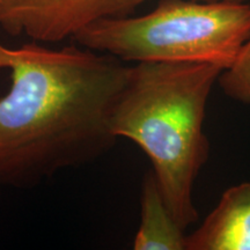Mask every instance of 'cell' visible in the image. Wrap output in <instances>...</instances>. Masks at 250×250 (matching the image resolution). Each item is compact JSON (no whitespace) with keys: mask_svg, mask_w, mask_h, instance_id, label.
I'll use <instances>...</instances> for the list:
<instances>
[{"mask_svg":"<svg viewBox=\"0 0 250 250\" xmlns=\"http://www.w3.org/2000/svg\"><path fill=\"white\" fill-rule=\"evenodd\" d=\"M4 68L12 83L0 99V184L33 188L115 145L112 114L131 70L121 59L76 45L0 44Z\"/></svg>","mask_w":250,"mask_h":250,"instance_id":"6da1fadb","label":"cell"},{"mask_svg":"<svg viewBox=\"0 0 250 250\" xmlns=\"http://www.w3.org/2000/svg\"><path fill=\"white\" fill-rule=\"evenodd\" d=\"M29 15L41 34L50 42L73 37L87 24L103 18H121L134 12L147 0H24ZM235 1L250 0H198Z\"/></svg>","mask_w":250,"mask_h":250,"instance_id":"277c9868","label":"cell"},{"mask_svg":"<svg viewBox=\"0 0 250 250\" xmlns=\"http://www.w3.org/2000/svg\"><path fill=\"white\" fill-rule=\"evenodd\" d=\"M140 208L142 220L134 236V250H186V230L166 204L153 170L143 181Z\"/></svg>","mask_w":250,"mask_h":250,"instance_id":"8992f818","label":"cell"},{"mask_svg":"<svg viewBox=\"0 0 250 250\" xmlns=\"http://www.w3.org/2000/svg\"><path fill=\"white\" fill-rule=\"evenodd\" d=\"M223 71L197 62H137L112 114V132L148 156L166 204L184 230L199 218L193 189L210 154L206 105Z\"/></svg>","mask_w":250,"mask_h":250,"instance_id":"7a4b0ae2","label":"cell"},{"mask_svg":"<svg viewBox=\"0 0 250 250\" xmlns=\"http://www.w3.org/2000/svg\"><path fill=\"white\" fill-rule=\"evenodd\" d=\"M124 62L229 67L250 39V2L161 0L143 17L103 18L72 37Z\"/></svg>","mask_w":250,"mask_h":250,"instance_id":"3957f363","label":"cell"},{"mask_svg":"<svg viewBox=\"0 0 250 250\" xmlns=\"http://www.w3.org/2000/svg\"><path fill=\"white\" fill-rule=\"evenodd\" d=\"M217 83L229 99L250 103V39L240 50L232 65L221 72Z\"/></svg>","mask_w":250,"mask_h":250,"instance_id":"52a82bcc","label":"cell"},{"mask_svg":"<svg viewBox=\"0 0 250 250\" xmlns=\"http://www.w3.org/2000/svg\"><path fill=\"white\" fill-rule=\"evenodd\" d=\"M186 250H250V182L228 188L202 226L187 235Z\"/></svg>","mask_w":250,"mask_h":250,"instance_id":"5b68a950","label":"cell"}]
</instances>
